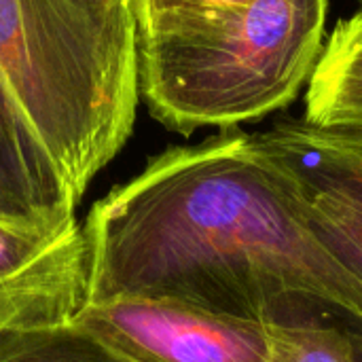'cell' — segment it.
<instances>
[{"label": "cell", "instance_id": "obj_1", "mask_svg": "<svg viewBox=\"0 0 362 362\" xmlns=\"http://www.w3.org/2000/svg\"><path fill=\"white\" fill-rule=\"evenodd\" d=\"M81 229L87 303L163 301L244 320L320 310L362 327V282L320 244L257 134L170 146Z\"/></svg>", "mask_w": 362, "mask_h": 362}, {"label": "cell", "instance_id": "obj_2", "mask_svg": "<svg viewBox=\"0 0 362 362\" xmlns=\"http://www.w3.org/2000/svg\"><path fill=\"white\" fill-rule=\"evenodd\" d=\"M0 72L81 202L134 129L140 70L129 8L0 0Z\"/></svg>", "mask_w": 362, "mask_h": 362}, {"label": "cell", "instance_id": "obj_3", "mask_svg": "<svg viewBox=\"0 0 362 362\" xmlns=\"http://www.w3.org/2000/svg\"><path fill=\"white\" fill-rule=\"evenodd\" d=\"M329 0H250L136 30L140 93L178 134L286 108L322 51Z\"/></svg>", "mask_w": 362, "mask_h": 362}, {"label": "cell", "instance_id": "obj_4", "mask_svg": "<svg viewBox=\"0 0 362 362\" xmlns=\"http://www.w3.org/2000/svg\"><path fill=\"white\" fill-rule=\"evenodd\" d=\"M125 362H265L269 322L140 299L89 301L72 320Z\"/></svg>", "mask_w": 362, "mask_h": 362}, {"label": "cell", "instance_id": "obj_5", "mask_svg": "<svg viewBox=\"0 0 362 362\" xmlns=\"http://www.w3.org/2000/svg\"><path fill=\"white\" fill-rule=\"evenodd\" d=\"M320 244L362 282V132L280 121L257 134Z\"/></svg>", "mask_w": 362, "mask_h": 362}, {"label": "cell", "instance_id": "obj_6", "mask_svg": "<svg viewBox=\"0 0 362 362\" xmlns=\"http://www.w3.org/2000/svg\"><path fill=\"white\" fill-rule=\"evenodd\" d=\"M87 303V246L76 221L0 216V337L66 325Z\"/></svg>", "mask_w": 362, "mask_h": 362}, {"label": "cell", "instance_id": "obj_7", "mask_svg": "<svg viewBox=\"0 0 362 362\" xmlns=\"http://www.w3.org/2000/svg\"><path fill=\"white\" fill-rule=\"evenodd\" d=\"M78 204L42 136L0 72V216L66 225L76 221Z\"/></svg>", "mask_w": 362, "mask_h": 362}, {"label": "cell", "instance_id": "obj_8", "mask_svg": "<svg viewBox=\"0 0 362 362\" xmlns=\"http://www.w3.org/2000/svg\"><path fill=\"white\" fill-rule=\"evenodd\" d=\"M303 121L362 132V11L341 19L322 47L308 81Z\"/></svg>", "mask_w": 362, "mask_h": 362}, {"label": "cell", "instance_id": "obj_9", "mask_svg": "<svg viewBox=\"0 0 362 362\" xmlns=\"http://www.w3.org/2000/svg\"><path fill=\"white\" fill-rule=\"evenodd\" d=\"M265 362H362V327L308 316L276 318Z\"/></svg>", "mask_w": 362, "mask_h": 362}, {"label": "cell", "instance_id": "obj_10", "mask_svg": "<svg viewBox=\"0 0 362 362\" xmlns=\"http://www.w3.org/2000/svg\"><path fill=\"white\" fill-rule=\"evenodd\" d=\"M0 362H125L74 322L0 337Z\"/></svg>", "mask_w": 362, "mask_h": 362}, {"label": "cell", "instance_id": "obj_11", "mask_svg": "<svg viewBox=\"0 0 362 362\" xmlns=\"http://www.w3.org/2000/svg\"><path fill=\"white\" fill-rule=\"evenodd\" d=\"M250 0H129V13L136 30L170 19L199 17L231 6L246 4Z\"/></svg>", "mask_w": 362, "mask_h": 362}, {"label": "cell", "instance_id": "obj_12", "mask_svg": "<svg viewBox=\"0 0 362 362\" xmlns=\"http://www.w3.org/2000/svg\"><path fill=\"white\" fill-rule=\"evenodd\" d=\"M100 4H108V6H127L129 8V0H95Z\"/></svg>", "mask_w": 362, "mask_h": 362}, {"label": "cell", "instance_id": "obj_13", "mask_svg": "<svg viewBox=\"0 0 362 362\" xmlns=\"http://www.w3.org/2000/svg\"><path fill=\"white\" fill-rule=\"evenodd\" d=\"M356 4H358V11H362V0H354Z\"/></svg>", "mask_w": 362, "mask_h": 362}]
</instances>
